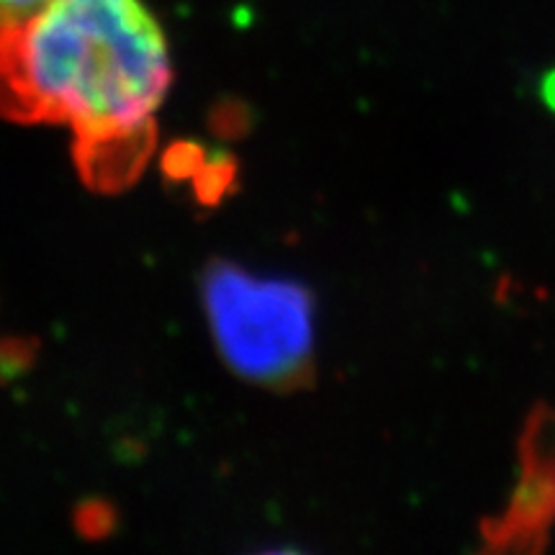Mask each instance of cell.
Returning a JSON list of instances; mask_svg holds the SVG:
<instances>
[{"instance_id": "6da1fadb", "label": "cell", "mask_w": 555, "mask_h": 555, "mask_svg": "<svg viewBox=\"0 0 555 555\" xmlns=\"http://www.w3.org/2000/svg\"><path fill=\"white\" fill-rule=\"evenodd\" d=\"M170 78L142 0H47L0 24V114L65 124L88 150L142 144Z\"/></svg>"}, {"instance_id": "7a4b0ae2", "label": "cell", "mask_w": 555, "mask_h": 555, "mask_svg": "<svg viewBox=\"0 0 555 555\" xmlns=\"http://www.w3.org/2000/svg\"><path fill=\"white\" fill-rule=\"evenodd\" d=\"M208 314L221 350L253 378L294 376L311 352V307L301 288L221 270L208 281Z\"/></svg>"}, {"instance_id": "3957f363", "label": "cell", "mask_w": 555, "mask_h": 555, "mask_svg": "<svg viewBox=\"0 0 555 555\" xmlns=\"http://www.w3.org/2000/svg\"><path fill=\"white\" fill-rule=\"evenodd\" d=\"M555 530V406L527 416L517 442L515 489L494 517L481 522L489 553H540Z\"/></svg>"}, {"instance_id": "277c9868", "label": "cell", "mask_w": 555, "mask_h": 555, "mask_svg": "<svg viewBox=\"0 0 555 555\" xmlns=\"http://www.w3.org/2000/svg\"><path fill=\"white\" fill-rule=\"evenodd\" d=\"M44 3L47 0H0V24L29 16L31 11H37Z\"/></svg>"}]
</instances>
